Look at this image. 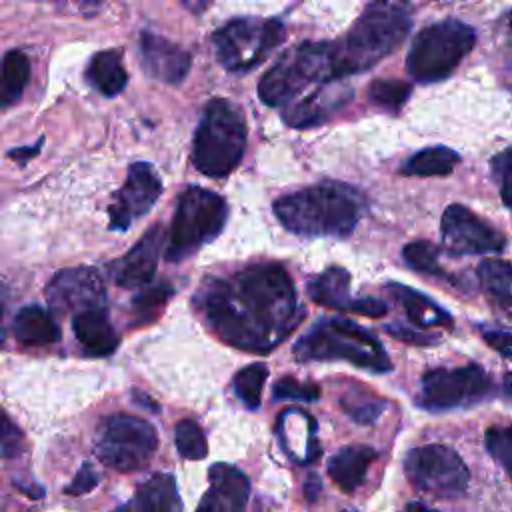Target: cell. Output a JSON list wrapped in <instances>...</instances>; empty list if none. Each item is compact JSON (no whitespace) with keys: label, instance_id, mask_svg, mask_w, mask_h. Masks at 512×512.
<instances>
[{"label":"cell","instance_id":"obj_13","mask_svg":"<svg viewBox=\"0 0 512 512\" xmlns=\"http://www.w3.org/2000/svg\"><path fill=\"white\" fill-rule=\"evenodd\" d=\"M442 246L452 256L498 254L506 248V236L464 204H450L440 222Z\"/></svg>","mask_w":512,"mask_h":512},{"label":"cell","instance_id":"obj_15","mask_svg":"<svg viewBox=\"0 0 512 512\" xmlns=\"http://www.w3.org/2000/svg\"><path fill=\"white\" fill-rule=\"evenodd\" d=\"M46 300L58 312H82L100 308L106 302V288L100 274L90 266L58 270L46 284Z\"/></svg>","mask_w":512,"mask_h":512},{"label":"cell","instance_id":"obj_3","mask_svg":"<svg viewBox=\"0 0 512 512\" xmlns=\"http://www.w3.org/2000/svg\"><path fill=\"white\" fill-rule=\"evenodd\" d=\"M410 28L412 4L408 0H370L346 36L332 42L336 78L376 66L404 42Z\"/></svg>","mask_w":512,"mask_h":512},{"label":"cell","instance_id":"obj_40","mask_svg":"<svg viewBox=\"0 0 512 512\" xmlns=\"http://www.w3.org/2000/svg\"><path fill=\"white\" fill-rule=\"evenodd\" d=\"M22 450V434L20 430L10 422V418L2 416V456L12 458L20 454Z\"/></svg>","mask_w":512,"mask_h":512},{"label":"cell","instance_id":"obj_14","mask_svg":"<svg viewBox=\"0 0 512 512\" xmlns=\"http://www.w3.org/2000/svg\"><path fill=\"white\" fill-rule=\"evenodd\" d=\"M162 194V182L150 162H134L128 168V176L120 190L114 194L108 208L110 230L124 232L138 218L150 212Z\"/></svg>","mask_w":512,"mask_h":512},{"label":"cell","instance_id":"obj_47","mask_svg":"<svg viewBox=\"0 0 512 512\" xmlns=\"http://www.w3.org/2000/svg\"><path fill=\"white\" fill-rule=\"evenodd\" d=\"M406 508H408V510H428V506L422 504V502H412V504H408Z\"/></svg>","mask_w":512,"mask_h":512},{"label":"cell","instance_id":"obj_25","mask_svg":"<svg viewBox=\"0 0 512 512\" xmlns=\"http://www.w3.org/2000/svg\"><path fill=\"white\" fill-rule=\"evenodd\" d=\"M128 510H152V512H176L182 510L178 486L172 474L158 472L138 486L134 498L124 504Z\"/></svg>","mask_w":512,"mask_h":512},{"label":"cell","instance_id":"obj_43","mask_svg":"<svg viewBox=\"0 0 512 512\" xmlns=\"http://www.w3.org/2000/svg\"><path fill=\"white\" fill-rule=\"evenodd\" d=\"M40 146H42V138H40L34 146H24V148L10 150V152H8V156H10V158H16V160H20V162H26V160H30L32 156H36V154H38Z\"/></svg>","mask_w":512,"mask_h":512},{"label":"cell","instance_id":"obj_30","mask_svg":"<svg viewBox=\"0 0 512 512\" xmlns=\"http://www.w3.org/2000/svg\"><path fill=\"white\" fill-rule=\"evenodd\" d=\"M340 408L354 422H358L362 426H368V424H374L380 418V414L386 408V400L376 396L374 392L366 390L358 382H352V386H348V390L340 396Z\"/></svg>","mask_w":512,"mask_h":512},{"label":"cell","instance_id":"obj_46","mask_svg":"<svg viewBox=\"0 0 512 512\" xmlns=\"http://www.w3.org/2000/svg\"><path fill=\"white\" fill-rule=\"evenodd\" d=\"M504 396L508 398V400H512V372H508L506 376H504Z\"/></svg>","mask_w":512,"mask_h":512},{"label":"cell","instance_id":"obj_12","mask_svg":"<svg viewBox=\"0 0 512 512\" xmlns=\"http://www.w3.org/2000/svg\"><path fill=\"white\" fill-rule=\"evenodd\" d=\"M404 474L416 490L434 498H460L470 482L468 466L460 454L444 444L412 448L404 458Z\"/></svg>","mask_w":512,"mask_h":512},{"label":"cell","instance_id":"obj_29","mask_svg":"<svg viewBox=\"0 0 512 512\" xmlns=\"http://www.w3.org/2000/svg\"><path fill=\"white\" fill-rule=\"evenodd\" d=\"M30 78V60L22 50H8L2 60V86H0V102L2 108L14 104Z\"/></svg>","mask_w":512,"mask_h":512},{"label":"cell","instance_id":"obj_2","mask_svg":"<svg viewBox=\"0 0 512 512\" xmlns=\"http://www.w3.org/2000/svg\"><path fill=\"white\" fill-rule=\"evenodd\" d=\"M366 200L350 184L326 180L274 200L272 210L280 224L306 238H346L364 214Z\"/></svg>","mask_w":512,"mask_h":512},{"label":"cell","instance_id":"obj_26","mask_svg":"<svg viewBox=\"0 0 512 512\" xmlns=\"http://www.w3.org/2000/svg\"><path fill=\"white\" fill-rule=\"evenodd\" d=\"M350 274L342 266H330L308 282V296L318 306L348 312L354 298L348 296Z\"/></svg>","mask_w":512,"mask_h":512},{"label":"cell","instance_id":"obj_19","mask_svg":"<svg viewBox=\"0 0 512 512\" xmlns=\"http://www.w3.org/2000/svg\"><path fill=\"white\" fill-rule=\"evenodd\" d=\"M354 96V90L346 84L324 82L320 88L310 92L306 98L298 100L284 112V122L292 128H312L324 124L336 110L346 106Z\"/></svg>","mask_w":512,"mask_h":512},{"label":"cell","instance_id":"obj_27","mask_svg":"<svg viewBox=\"0 0 512 512\" xmlns=\"http://www.w3.org/2000/svg\"><path fill=\"white\" fill-rule=\"evenodd\" d=\"M86 80L104 96L120 94L128 84V74L122 66V52L112 48L96 52L86 68Z\"/></svg>","mask_w":512,"mask_h":512},{"label":"cell","instance_id":"obj_42","mask_svg":"<svg viewBox=\"0 0 512 512\" xmlns=\"http://www.w3.org/2000/svg\"><path fill=\"white\" fill-rule=\"evenodd\" d=\"M386 332L398 340H404V342L416 344V346H428L438 340L434 334H424V332H416V330H410L404 326H394V324L386 326Z\"/></svg>","mask_w":512,"mask_h":512},{"label":"cell","instance_id":"obj_16","mask_svg":"<svg viewBox=\"0 0 512 512\" xmlns=\"http://www.w3.org/2000/svg\"><path fill=\"white\" fill-rule=\"evenodd\" d=\"M140 64L150 78L160 80L164 84H180L190 70L192 58L178 44L148 30H142Z\"/></svg>","mask_w":512,"mask_h":512},{"label":"cell","instance_id":"obj_20","mask_svg":"<svg viewBox=\"0 0 512 512\" xmlns=\"http://www.w3.org/2000/svg\"><path fill=\"white\" fill-rule=\"evenodd\" d=\"M72 330L78 344L92 356H108L120 344L104 306L76 312L72 318Z\"/></svg>","mask_w":512,"mask_h":512},{"label":"cell","instance_id":"obj_38","mask_svg":"<svg viewBox=\"0 0 512 512\" xmlns=\"http://www.w3.org/2000/svg\"><path fill=\"white\" fill-rule=\"evenodd\" d=\"M274 400H300V402H314L320 396V388L316 384H302L292 376H284L274 384L272 390Z\"/></svg>","mask_w":512,"mask_h":512},{"label":"cell","instance_id":"obj_37","mask_svg":"<svg viewBox=\"0 0 512 512\" xmlns=\"http://www.w3.org/2000/svg\"><path fill=\"white\" fill-rule=\"evenodd\" d=\"M490 168H492L494 180L498 182L502 204L512 210V146L498 152L492 158Z\"/></svg>","mask_w":512,"mask_h":512},{"label":"cell","instance_id":"obj_31","mask_svg":"<svg viewBox=\"0 0 512 512\" xmlns=\"http://www.w3.org/2000/svg\"><path fill=\"white\" fill-rule=\"evenodd\" d=\"M402 258L404 262L420 272V274H428V276H434V278H442L446 282H452V284H458V280L454 276H450L438 262V246H434L432 242L428 240H414L410 244H406L402 248Z\"/></svg>","mask_w":512,"mask_h":512},{"label":"cell","instance_id":"obj_24","mask_svg":"<svg viewBox=\"0 0 512 512\" xmlns=\"http://www.w3.org/2000/svg\"><path fill=\"white\" fill-rule=\"evenodd\" d=\"M390 294L398 300V304L404 308L408 320L420 328H452V316L438 306L432 298H428L426 294L404 286V284H388Z\"/></svg>","mask_w":512,"mask_h":512},{"label":"cell","instance_id":"obj_48","mask_svg":"<svg viewBox=\"0 0 512 512\" xmlns=\"http://www.w3.org/2000/svg\"><path fill=\"white\" fill-rule=\"evenodd\" d=\"M510 28H512V14H510Z\"/></svg>","mask_w":512,"mask_h":512},{"label":"cell","instance_id":"obj_34","mask_svg":"<svg viewBox=\"0 0 512 512\" xmlns=\"http://www.w3.org/2000/svg\"><path fill=\"white\" fill-rule=\"evenodd\" d=\"M174 442L178 454L186 460H202L208 454V442L202 428L194 420H180L174 426Z\"/></svg>","mask_w":512,"mask_h":512},{"label":"cell","instance_id":"obj_41","mask_svg":"<svg viewBox=\"0 0 512 512\" xmlns=\"http://www.w3.org/2000/svg\"><path fill=\"white\" fill-rule=\"evenodd\" d=\"M482 338L500 356L512 360V332H506V330H484Z\"/></svg>","mask_w":512,"mask_h":512},{"label":"cell","instance_id":"obj_21","mask_svg":"<svg viewBox=\"0 0 512 512\" xmlns=\"http://www.w3.org/2000/svg\"><path fill=\"white\" fill-rule=\"evenodd\" d=\"M476 276L494 312L512 322V262L502 258H486L478 264Z\"/></svg>","mask_w":512,"mask_h":512},{"label":"cell","instance_id":"obj_10","mask_svg":"<svg viewBox=\"0 0 512 512\" xmlns=\"http://www.w3.org/2000/svg\"><path fill=\"white\" fill-rule=\"evenodd\" d=\"M158 448L156 428L130 414H110L98 426L96 456L102 464L118 472H136L144 468Z\"/></svg>","mask_w":512,"mask_h":512},{"label":"cell","instance_id":"obj_17","mask_svg":"<svg viewBox=\"0 0 512 512\" xmlns=\"http://www.w3.org/2000/svg\"><path fill=\"white\" fill-rule=\"evenodd\" d=\"M162 242V228L152 226L122 258L108 264L110 278L122 288L146 286L156 272Z\"/></svg>","mask_w":512,"mask_h":512},{"label":"cell","instance_id":"obj_6","mask_svg":"<svg viewBox=\"0 0 512 512\" xmlns=\"http://www.w3.org/2000/svg\"><path fill=\"white\" fill-rule=\"evenodd\" d=\"M474 44L476 30L470 24L458 18L434 22L414 36L406 56V72L422 84L446 80L470 54Z\"/></svg>","mask_w":512,"mask_h":512},{"label":"cell","instance_id":"obj_22","mask_svg":"<svg viewBox=\"0 0 512 512\" xmlns=\"http://www.w3.org/2000/svg\"><path fill=\"white\" fill-rule=\"evenodd\" d=\"M378 458V452L372 446H344L328 460V476L332 482L346 494H354L370 468V464Z\"/></svg>","mask_w":512,"mask_h":512},{"label":"cell","instance_id":"obj_8","mask_svg":"<svg viewBox=\"0 0 512 512\" xmlns=\"http://www.w3.org/2000/svg\"><path fill=\"white\" fill-rule=\"evenodd\" d=\"M226 218L228 206L220 194L202 186L186 188L176 200L166 260L180 262L200 246L218 238L224 230Z\"/></svg>","mask_w":512,"mask_h":512},{"label":"cell","instance_id":"obj_1","mask_svg":"<svg viewBox=\"0 0 512 512\" xmlns=\"http://www.w3.org/2000/svg\"><path fill=\"white\" fill-rule=\"evenodd\" d=\"M194 306L222 342L258 354L276 348L306 314L290 274L276 262L252 264L228 278H206Z\"/></svg>","mask_w":512,"mask_h":512},{"label":"cell","instance_id":"obj_7","mask_svg":"<svg viewBox=\"0 0 512 512\" xmlns=\"http://www.w3.org/2000/svg\"><path fill=\"white\" fill-rule=\"evenodd\" d=\"M338 80L334 74L332 42H302L286 50L258 82V96L266 106H284L310 84Z\"/></svg>","mask_w":512,"mask_h":512},{"label":"cell","instance_id":"obj_9","mask_svg":"<svg viewBox=\"0 0 512 512\" xmlns=\"http://www.w3.org/2000/svg\"><path fill=\"white\" fill-rule=\"evenodd\" d=\"M284 40L278 18H234L212 34L216 60L228 72H248Z\"/></svg>","mask_w":512,"mask_h":512},{"label":"cell","instance_id":"obj_4","mask_svg":"<svg viewBox=\"0 0 512 512\" xmlns=\"http://www.w3.org/2000/svg\"><path fill=\"white\" fill-rule=\"evenodd\" d=\"M298 362L344 360L376 374L390 372L392 362L380 340L346 318H322L294 344Z\"/></svg>","mask_w":512,"mask_h":512},{"label":"cell","instance_id":"obj_11","mask_svg":"<svg viewBox=\"0 0 512 512\" xmlns=\"http://www.w3.org/2000/svg\"><path fill=\"white\" fill-rule=\"evenodd\" d=\"M492 394V378L480 364L432 368L420 380L416 404L428 412H448L472 408Z\"/></svg>","mask_w":512,"mask_h":512},{"label":"cell","instance_id":"obj_28","mask_svg":"<svg viewBox=\"0 0 512 512\" xmlns=\"http://www.w3.org/2000/svg\"><path fill=\"white\" fill-rule=\"evenodd\" d=\"M460 162V154L448 146H430L412 154L400 172L404 176H448Z\"/></svg>","mask_w":512,"mask_h":512},{"label":"cell","instance_id":"obj_23","mask_svg":"<svg viewBox=\"0 0 512 512\" xmlns=\"http://www.w3.org/2000/svg\"><path fill=\"white\" fill-rule=\"evenodd\" d=\"M14 338L22 346H48L62 338V330L52 318V314L36 304L22 306L12 320Z\"/></svg>","mask_w":512,"mask_h":512},{"label":"cell","instance_id":"obj_32","mask_svg":"<svg viewBox=\"0 0 512 512\" xmlns=\"http://www.w3.org/2000/svg\"><path fill=\"white\" fill-rule=\"evenodd\" d=\"M266 378H268V368L264 364H248L246 368L236 372V376L232 380V388H234L236 398L248 410L260 408Z\"/></svg>","mask_w":512,"mask_h":512},{"label":"cell","instance_id":"obj_33","mask_svg":"<svg viewBox=\"0 0 512 512\" xmlns=\"http://www.w3.org/2000/svg\"><path fill=\"white\" fill-rule=\"evenodd\" d=\"M412 94V84L398 78H376L368 86V98L382 110L396 114Z\"/></svg>","mask_w":512,"mask_h":512},{"label":"cell","instance_id":"obj_5","mask_svg":"<svg viewBox=\"0 0 512 512\" xmlns=\"http://www.w3.org/2000/svg\"><path fill=\"white\" fill-rule=\"evenodd\" d=\"M246 136L244 112L226 98H212L194 132V168L210 178H226L244 156Z\"/></svg>","mask_w":512,"mask_h":512},{"label":"cell","instance_id":"obj_36","mask_svg":"<svg viewBox=\"0 0 512 512\" xmlns=\"http://www.w3.org/2000/svg\"><path fill=\"white\" fill-rule=\"evenodd\" d=\"M174 294V288L168 282L156 284L152 288L142 290L134 300H132V310L136 312V316L140 320H148L152 316H156V312L170 300V296Z\"/></svg>","mask_w":512,"mask_h":512},{"label":"cell","instance_id":"obj_44","mask_svg":"<svg viewBox=\"0 0 512 512\" xmlns=\"http://www.w3.org/2000/svg\"><path fill=\"white\" fill-rule=\"evenodd\" d=\"M320 482H318V478L314 476V474H310L308 476V480H306V486H304V494H306V498L312 502L316 496H318V492H320Z\"/></svg>","mask_w":512,"mask_h":512},{"label":"cell","instance_id":"obj_35","mask_svg":"<svg viewBox=\"0 0 512 512\" xmlns=\"http://www.w3.org/2000/svg\"><path fill=\"white\" fill-rule=\"evenodd\" d=\"M484 444L492 460L512 478V424L490 426L484 434Z\"/></svg>","mask_w":512,"mask_h":512},{"label":"cell","instance_id":"obj_39","mask_svg":"<svg viewBox=\"0 0 512 512\" xmlns=\"http://www.w3.org/2000/svg\"><path fill=\"white\" fill-rule=\"evenodd\" d=\"M100 476L94 470V466L90 462H84L82 468L76 472V476L72 478V482L64 488V494L68 496H82L88 494L96 484H98Z\"/></svg>","mask_w":512,"mask_h":512},{"label":"cell","instance_id":"obj_18","mask_svg":"<svg viewBox=\"0 0 512 512\" xmlns=\"http://www.w3.org/2000/svg\"><path fill=\"white\" fill-rule=\"evenodd\" d=\"M208 482L210 488L198 502L200 510L238 512L246 508L250 498V480L240 468L216 462L208 470Z\"/></svg>","mask_w":512,"mask_h":512},{"label":"cell","instance_id":"obj_45","mask_svg":"<svg viewBox=\"0 0 512 512\" xmlns=\"http://www.w3.org/2000/svg\"><path fill=\"white\" fill-rule=\"evenodd\" d=\"M182 2H184L190 10H194V12H202L210 0H182Z\"/></svg>","mask_w":512,"mask_h":512}]
</instances>
